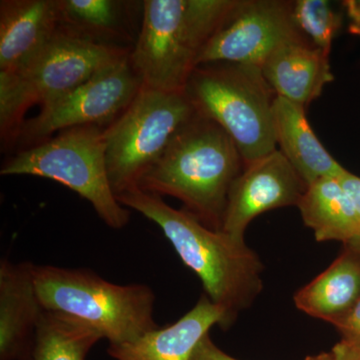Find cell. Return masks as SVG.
<instances>
[{"mask_svg": "<svg viewBox=\"0 0 360 360\" xmlns=\"http://www.w3.org/2000/svg\"><path fill=\"white\" fill-rule=\"evenodd\" d=\"M141 85L129 56H127L68 96L42 108L37 117L23 123L20 135L26 139H42L72 127H101L122 115Z\"/></svg>", "mask_w": 360, "mask_h": 360, "instance_id": "obj_10", "label": "cell"}, {"mask_svg": "<svg viewBox=\"0 0 360 360\" xmlns=\"http://www.w3.org/2000/svg\"><path fill=\"white\" fill-rule=\"evenodd\" d=\"M293 20L310 44L330 53L333 41L341 25V15L328 0L293 1Z\"/></svg>", "mask_w": 360, "mask_h": 360, "instance_id": "obj_20", "label": "cell"}, {"mask_svg": "<svg viewBox=\"0 0 360 360\" xmlns=\"http://www.w3.org/2000/svg\"><path fill=\"white\" fill-rule=\"evenodd\" d=\"M307 186L281 150L246 165L234 180L227 198L221 231L245 241L248 224L276 208L297 206Z\"/></svg>", "mask_w": 360, "mask_h": 360, "instance_id": "obj_11", "label": "cell"}, {"mask_svg": "<svg viewBox=\"0 0 360 360\" xmlns=\"http://www.w3.org/2000/svg\"><path fill=\"white\" fill-rule=\"evenodd\" d=\"M292 6L293 1L283 0H236L206 44L200 65L227 63L262 68L283 45L309 40L293 20Z\"/></svg>", "mask_w": 360, "mask_h": 360, "instance_id": "obj_8", "label": "cell"}, {"mask_svg": "<svg viewBox=\"0 0 360 360\" xmlns=\"http://www.w3.org/2000/svg\"><path fill=\"white\" fill-rule=\"evenodd\" d=\"M116 198L160 226L181 262L200 277L205 295L224 310L229 328L262 293L264 265L245 241L208 229L191 213L139 187Z\"/></svg>", "mask_w": 360, "mask_h": 360, "instance_id": "obj_1", "label": "cell"}, {"mask_svg": "<svg viewBox=\"0 0 360 360\" xmlns=\"http://www.w3.org/2000/svg\"><path fill=\"white\" fill-rule=\"evenodd\" d=\"M359 297L360 253L345 245L330 266L300 288L293 300L304 314L335 326Z\"/></svg>", "mask_w": 360, "mask_h": 360, "instance_id": "obj_17", "label": "cell"}, {"mask_svg": "<svg viewBox=\"0 0 360 360\" xmlns=\"http://www.w3.org/2000/svg\"><path fill=\"white\" fill-rule=\"evenodd\" d=\"M215 326L229 328L226 315L203 295L193 309L174 323L131 342L110 345L108 354L115 360H191L198 343Z\"/></svg>", "mask_w": 360, "mask_h": 360, "instance_id": "obj_14", "label": "cell"}, {"mask_svg": "<svg viewBox=\"0 0 360 360\" xmlns=\"http://www.w3.org/2000/svg\"><path fill=\"white\" fill-rule=\"evenodd\" d=\"M184 91L198 115L219 124L231 137L245 165L276 150V94L262 68L227 63L200 65Z\"/></svg>", "mask_w": 360, "mask_h": 360, "instance_id": "obj_5", "label": "cell"}, {"mask_svg": "<svg viewBox=\"0 0 360 360\" xmlns=\"http://www.w3.org/2000/svg\"><path fill=\"white\" fill-rule=\"evenodd\" d=\"M1 175H33L63 184L89 201L104 224L122 229L129 210L117 200L106 167L104 130L96 125L72 127L2 165Z\"/></svg>", "mask_w": 360, "mask_h": 360, "instance_id": "obj_6", "label": "cell"}, {"mask_svg": "<svg viewBox=\"0 0 360 360\" xmlns=\"http://www.w3.org/2000/svg\"><path fill=\"white\" fill-rule=\"evenodd\" d=\"M348 18V30L360 37V0H347L342 2Z\"/></svg>", "mask_w": 360, "mask_h": 360, "instance_id": "obj_26", "label": "cell"}, {"mask_svg": "<svg viewBox=\"0 0 360 360\" xmlns=\"http://www.w3.org/2000/svg\"><path fill=\"white\" fill-rule=\"evenodd\" d=\"M129 56L120 47L101 44L75 30H58L44 51L15 75L32 105L37 103L42 108Z\"/></svg>", "mask_w": 360, "mask_h": 360, "instance_id": "obj_9", "label": "cell"}, {"mask_svg": "<svg viewBox=\"0 0 360 360\" xmlns=\"http://www.w3.org/2000/svg\"><path fill=\"white\" fill-rule=\"evenodd\" d=\"M34 264L0 262V360H26L42 312L35 288Z\"/></svg>", "mask_w": 360, "mask_h": 360, "instance_id": "obj_13", "label": "cell"}, {"mask_svg": "<svg viewBox=\"0 0 360 360\" xmlns=\"http://www.w3.org/2000/svg\"><path fill=\"white\" fill-rule=\"evenodd\" d=\"M245 167L231 137L196 112L137 187L160 198H176L201 224L221 231L229 191Z\"/></svg>", "mask_w": 360, "mask_h": 360, "instance_id": "obj_2", "label": "cell"}, {"mask_svg": "<svg viewBox=\"0 0 360 360\" xmlns=\"http://www.w3.org/2000/svg\"><path fill=\"white\" fill-rule=\"evenodd\" d=\"M345 246H348V248H352V250L360 253V236L359 238L354 239L352 243H348V245H345Z\"/></svg>", "mask_w": 360, "mask_h": 360, "instance_id": "obj_28", "label": "cell"}, {"mask_svg": "<svg viewBox=\"0 0 360 360\" xmlns=\"http://www.w3.org/2000/svg\"><path fill=\"white\" fill-rule=\"evenodd\" d=\"M303 222L317 241L348 245L360 236V219L340 179H322L307 186L298 202Z\"/></svg>", "mask_w": 360, "mask_h": 360, "instance_id": "obj_18", "label": "cell"}, {"mask_svg": "<svg viewBox=\"0 0 360 360\" xmlns=\"http://www.w3.org/2000/svg\"><path fill=\"white\" fill-rule=\"evenodd\" d=\"M101 340L103 336L85 322L42 309L32 352L26 360H86Z\"/></svg>", "mask_w": 360, "mask_h": 360, "instance_id": "obj_19", "label": "cell"}, {"mask_svg": "<svg viewBox=\"0 0 360 360\" xmlns=\"http://www.w3.org/2000/svg\"><path fill=\"white\" fill-rule=\"evenodd\" d=\"M345 340H360V297L342 319L335 324Z\"/></svg>", "mask_w": 360, "mask_h": 360, "instance_id": "obj_22", "label": "cell"}, {"mask_svg": "<svg viewBox=\"0 0 360 360\" xmlns=\"http://www.w3.org/2000/svg\"><path fill=\"white\" fill-rule=\"evenodd\" d=\"M42 309L89 324L110 345L131 342L160 328L153 316L155 295L146 284H116L87 269L34 264Z\"/></svg>", "mask_w": 360, "mask_h": 360, "instance_id": "obj_4", "label": "cell"}, {"mask_svg": "<svg viewBox=\"0 0 360 360\" xmlns=\"http://www.w3.org/2000/svg\"><path fill=\"white\" fill-rule=\"evenodd\" d=\"M330 352L333 360H360V340H341Z\"/></svg>", "mask_w": 360, "mask_h": 360, "instance_id": "obj_24", "label": "cell"}, {"mask_svg": "<svg viewBox=\"0 0 360 360\" xmlns=\"http://www.w3.org/2000/svg\"><path fill=\"white\" fill-rule=\"evenodd\" d=\"M340 181L342 184L343 188L347 191L348 195L352 198L360 219V177L347 172L340 177Z\"/></svg>", "mask_w": 360, "mask_h": 360, "instance_id": "obj_25", "label": "cell"}, {"mask_svg": "<svg viewBox=\"0 0 360 360\" xmlns=\"http://www.w3.org/2000/svg\"><path fill=\"white\" fill-rule=\"evenodd\" d=\"M328 56L309 40L290 42L274 51L260 68L276 96L305 108L335 79Z\"/></svg>", "mask_w": 360, "mask_h": 360, "instance_id": "obj_15", "label": "cell"}, {"mask_svg": "<svg viewBox=\"0 0 360 360\" xmlns=\"http://www.w3.org/2000/svg\"><path fill=\"white\" fill-rule=\"evenodd\" d=\"M195 115L186 91L141 85L134 101L104 129L108 179L116 196L139 186L174 134Z\"/></svg>", "mask_w": 360, "mask_h": 360, "instance_id": "obj_7", "label": "cell"}, {"mask_svg": "<svg viewBox=\"0 0 360 360\" xmlns=\"http://www.w3.org/2000/svg\"><path fill=\"white\" fill-rule=\"evenodd\" d=\"M61 22L75 26L78 30L77 32L84 35L89 32L108 33L118 25L122 2L113 0H61Z\"/></svg>", "mask_w": 360, "mask_h": 360, "instance_id": "obj_21", "label": "cell"}, {"mask_svg": "<svg viewBox=\"0 0 360 360\" xmlns=\"http://www.w3.org/2000/svg\"><path fill=\"white\" fill-rule=\"evenodd\" d=\"M274 130L278 150L285 156L307 186L322 179H340L348 170L322 146L310 127L305 108L276 96Z\"/></svg>", "mask_w": 360, "mask_h": 360, "instance_id": "obj_16", "label": "cell"}, {"mask_svg": "<svg viewBox=\"0 0 360 360\" xmlns=\"http://www.w3.org/2000/svg\"><path fill=\"white\" fill-rule=\"evenodd\" d=\"M191 360H238L225 354L213 343L210 335L205 336L194 350Z\"/></svg>", "mask_w": 360, "mask_h": 360, "instance_id": "obj_23", "label": "cell"}, {"mask_svg": "<svg viewBox=\"0 0 360 360\" xmlns=\"http://www.w3.org/2000/svg\"><path fill=\"white\" fill-rule=\"evenodd\" d=\"M304 360H333V357L331 352H322L321 354L310 355Z\"/></svg>", "mask_w": 360, "mask_h": 360, "instance_id": "obj_27", "label": "cell"}, {"mask_svg": "<svg viewBox=\"0 0 360 360\" xmlns=\"http://www.w3.org/2000/svg\"><path fill=\"white\" fill-rule=\"evenodd\" d=\"M61 11V0H2L0 71L25 70L58 32Z\"/></svg>", "mask_w": 360, "mask_h": 360, "instance_id": "obj_12", "label": "cell"}, {"mask_svg": "<svg viewBox=\"0 0 360 360\" xmlns=\"http://www.w3.org/2000/svg\"><path fill=\"white\" fill-rule=\"evenodd\" d=\"M236 0H146L129 61L142 85L181 92Z\"/></svg>", "mask_w": 360, "mask_h": 360, "instance_id": "obj_3", "label": "cell"}]
</instances>
